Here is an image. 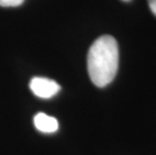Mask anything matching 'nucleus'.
Segmentation results:
<instances>
[{
	"mask_svg": "<svg viewBox=\"0 0 156 155\" xmlns=\"http://www.w3.org/2000/svg\"><path fill=\"white\" fill-rule=\"evenodd\" d=\"M34 126L42 133H54L58 128V122L55 117L44 113H37L34 116Z\"/></svg>",
	"mask_w": 156,
	"mask_h": 155,
	"instance_id": "7ed1b4c3",
	"label": "nucleus"
},
{
	"mask_svg": "<svg viewBox=\"0 0 156 155\" xmlns=\"http://www.w3.org/2000/svg\"><path fill=\"white\" fill-rule=\"evenodd\" d=\"M88 72L93 84L104 88L114 80L119 67V48L111 35H102L93 42L88 52Z\"/></svg>",
	"mask_w": 156,
	"mask_h": 155,
	"instance_id": "f257e3e1",
	"label": "nucleus"
},
{
	"mask_svg": "<svg viewBox=\"0 0 156 155\" xmlns=\"http://www.w3.org/2000/svg\"><path fill=\"white\" fill-rule=\"evenodd\" d=\"M24 0H0V6L3 7H16L21 5Z\"/></svg>",
	"mask_w": 156,
	"mask_h": 155,
	"instance_id": "20e7f679",
	"label": "nucleus"
},
{
	"mask_svg": "<svg viewBox=\"0 0 156 155\" xmlns=\"http://www.w3.org/2000/svg\"><path fill=\"white\" fill-rule=\"evenodd\" d=\"M122 1H125V2H129V1H131V0H122Z\"/></svg>",
	"mask_w": 156,
	"mask_h": 155,
	"instance_id": "423d86ee",
	"label": "nucleus"
},
{
	"mask_svg": "<svg viewBox=\"0 0 156 155\" xmlns=\"http://www.w3.org/2000/svg\"><path fill=\"white\" fill-rule=\"evenodd\" d=\"M29 88L36 97L41 99H49L54 97L61 90V86L55 81L41 77L32 78L29 83Z\"/></svg>",
	"mask_w": 156,
	"mask_h": 155,
	"instance_id": "f03ea898",
	"label": "nucleus"
},
{
	"mask_svg": "<svg viewBox=\"0 0 156 155\" xmlns=\"http://www.w3.org/2000/svg\"><path fill=\"white\" fill-rule=\"evenodd\" d=\"M148 4L151 12L156 16V0H148Z\"/></svg>",
	"mask_w": 156,
	"mask_h": 155,
	"instance_id": "39448f33",
	"label": "nucleus"
}]
</instances>
